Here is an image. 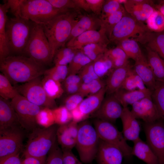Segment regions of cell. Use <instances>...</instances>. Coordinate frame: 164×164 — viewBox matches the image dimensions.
<instances>
[{
	"label": "cell",
	"mask_w": 164,
	"mask_h": 164,
	"mask_svg": "<svg viewBox=\"0 0 164 164\" xmlns=\"http://www.w3.org/2000/svg\"><path fill=\"white\" fill-rule=\"evenodd\" d=\"M133 69L146 87L152 91L155 87L156 81L147 58L144 55L135 61Z\"/></svg>",
	"instance_id": "7402d4cb"
},
{
	"label": "cell",
	"mask_w": 164,
	"mask_h": 164,
	"mask_svg": "<svg viewBox=\"0 0 164 164\" xmlns=\"http://www.w3.org/2000/svg\"><path fill=\"white\" fill-rule=\"evenodd\" d=\"M78 50L67 46L59 49L53 58L55 65L67 66L72 61Z\"/></svg>",
	"instance_id": "74e56055"
},
{
	"label": "cell",
	"mask_w": 164,
	"mask_h": 164,
	"mask_svg": "<svg viewBox=\"0 0 164 164\" xmlns=\"http://www.w3.org/2000/svg\"><path fill=\"white\" fill-rule=\"evenodd\" d=\"M77 124L72 121L58 127L57 140L62 149L71 150L76 146L78 130Z\"/></svg>",
	"instance_id": "e0dca14e"
},
{
	"label": "cell",
	"mask_w": 164,
	"mask_h": 164,
	"mask_svg": "<svg viewBox=\"0 0 164 164\" xmlns=\"http://www.w3.org/2000/svg\"><path fill=\"white\" fill-rule=\"evenodd\" d=\"M126 11L136 20L146 21L156 9L153 2L142 3L140 0H126L123 4Z\"/></svg>",
	"instance_id": "d6986e66"
},
{
	"label": "cell",
	"mask_w": 164,
	"mask_h": 164,
	"mask_svg": "<svg viewBox=\"0 0 164 164\" xmlns=\"http://www.w3.org/2000/svg\"><path fill=\"white\" fill-rule=\"evenodd\" d=\"M106 93L105 87L96 93L84 99L78 106L81 111L87 117L95 113L100 107Z\"/></svg>",
	"instance_id": "83f0119b"
},
{
	"label": "cell",
	"mask_w": 164,
	"mask_h": 164,
	"mask_svg": "<svg viewBox=\"0 0 164 164\" xmlns=\"http://www.w3.org/2000/svg\"><path fill=\"white\" fill-rule=\"evenodd\" d=\"M44 74L61 83L63 82L68 75V66L55 65L51 68L46 70Z\"/></svg>",
	"instance_id": "7bdbcfd3"
},
{
	"label": "cell",
	"mask_w": 164,
	"mask_h": 164,
	"mask_svg": "<svg viewBox=\"0 0 164 164\" xmlns=\"http://www.w3.org/2000/svg\"><path fill=\"white\" fill-rule=\"evenodd\" d=\"M63 164H79L80 162L71 150L62 149Z\"/></svg>",
	"instance_id": "816d5d0a"
},
{
	"label": "cell",
	"mask_w": 164,
	"mask_h": 164,
	"mask_svg": "<svg viewBox=\"0 0 164 164\" xmlns=\"http://www.w3.org/2000/svg\"><path fill=\"white\" fill-rule=\"evenodd\" d=\"M152 94V91L148 88L143 90L137 89L133 91L121 88L113 94L123 107L125 108L128 105H132L145 97L151 96Z\"/></svg>",
	"instance_id": "603a6c76"
},
{
	"label": "cell",
	"mask_w": 164,
	"mask_h": 164,
	"mask_svg": "<svg viewBox=\"0 0 164 164\" xmlns=\"http://www.w3.org/2000/svg\"><path fill=\"white\" fill-rule=\"evenodd\" d=\"M161 119L144 123L143 127L147 143L157 156L159 164H164V122Z\"/></svg>",
	"instance_id": "4fadbf2b"
},
{
	"label": "cell",
	"mask_w": 164,
	"mask_h": 164,
	"mask_svg": "<svg viewBox=\"0 0 164 164\" xmlns=\"http://www.w3.org/2000/svg\"><path fill=\"white\" fill-rule=\"evenodd\" d=\"M92 61L79 50L68 66V74H77L85 65Z\"/></svg>",
	"instance_id": "ab89813d"
},
{
	"label": "cell",
	"mask_w": 164,
	"mask_h": 164,
	"mask_svg": "<svg viewBox=\"0 0 164 164\" xmlns=\"http://www.w3.org/2000/svg\"><path fill=\"white\" fill-rule=\"evenodd\" d=\"M116 43L117 46L124 51L129 58L132 59L135 61L143 55L138 42L134 39H124Z\"/></svg>",
	"instance_id": "4dcf8cb0"
},
{
	"label": "cell",
	"mask_w": 164,
	"mask_h": 164,
	"mask_svg": "<svg viewBox=\"0 0 164 164\" xmlns=\"http://www.w3.org/2000/svg\"><path fill=\"white\" fill-rule=\"evenodd\" d=\"M89 10L97 15H101L104 0H86Z\"/></svg>",
	"instance_id": "f5cc1de1"
},
{
	"label": "cell",
	"mask_w": 164,
	"mask_h": 164,
	"mask_svg": "<svg viewBox=\"0 0 164 164\" xmlns=\"http://www.w3.org/2000/svg\"><path fill=\"white\" fill-rule=\"evenodd\" d=\"M71 10L56 8L48 0H23L19 6L18 15L23 18L42 25Z\"/></svg>",
	"instance_id": "277c9868"
},
{
	"label": "cell",
	"mask_w": 164,
	"mask_h": 164,
	"mask_svg": "<svg viewBox=\"0 0 164 164\" xmlns=\"http://www.w3.org/2000/svg\"><path fill=\"white\" fill-rule=\"evenodd\" d=\"M77 6L86 11H90L86 0H73Z\"/></svg>",
	"instance_id": "94428289"
},
{
	"label": "cell",
	"mask_w": 164,
	"mask_h": 164,
	"mask_svg": "<svg viewBox=\"0 0 164 164\" xmlns=\"http://www.w3.org/2000/svg\"><path fill=\"white\" fill-rule=\"evenodd\" d=\"M126 12V11L124 7L105 19L100 20V28L104 31L109 38L114 28L121 20Z\"/></svg>",
	"instance_id": "836d02e7"
},
{
	"label": "cell",
	"mask_w": 164,
	"mask_h": 164,
	"mask_svg": "<svg viewBox=\"0 0 164 164\" xmlns=\"http://www.w3.org/2000/svg\"><path fill=\"white\" fill-rule=\"evenodd\" d=\"M58 126L52 125L47 127L38 126L31 132L23 155L46 158V155L57 141Z\"/></svg>",
	"instance_id": "3957f363"
},
{
	"label": "cell",
	"mask_w": 164,
	"mask_h": 164,
	"mask_svg": "<svg viewBox=\"0 0 164 164\" xmlns=\"http://www.w3.org/2000/svg\"><path fill=\"white\" fill-rule=\"evenodd\" d=\"M105 54L111 60L114 69L123 67L129 63V58L124 51L118 46L108 50Z\"/></svg>",
	"instance_id": "d590c367"
},
{
	"label": "cell",
	"mask_w": 164,
	"mask_h": 164,
	"mask_svg": "<svg viewBox=\"0 0 164 164\" xmlns=\"http://www.w3.org/2000/svg\"><path fill=\"white\" fill-rule=\"evenodd\" d=\"M84 97L79 92L70 95L64 100V106L71 111L79 106L84 99Z\"/></svg>",
	"instance_id": "c3c4849f"
},
{
	"label": "cell",
	"mask_w": 164,
	"mask_h": 164,
	"mask_svg": "<svg viewBox=\"0 0 164 164\" xmlns=\"http://www.w3.org/2000/svg\"><path fill=\"white\" fill-rule=\"evenodd\" d=\"M87 94L89 95L96 93L105 86V83L101 79L94 80L87 83Z\"/></svg>",
	"instance_id": "f907efd6"
},
{
	"label": "cell",
	"mask_w": 164,
	"mask_h": 164,
	"mask_svg": "<svg viewBox=\"0 0 164 164\" xmlns=\"http://www.w3.org/2000/svg\"><path fill=\"white\" fill-rule=\"evenodd\" d=\"M11 103L24 129L31 132L38 126L37 116L44 108L34 104L19 94L12 99Z\"/></svg>",
	"instance_id": "8fae6325"
},
{
	"label": "cell",
	"mask_w": 164,
	"mask_h": 164,
	"mask_svg": "<svg viewBox=\"0 0 164 164\" xmlns=\"http://www.w3.org/2000/svg\"><path fill=\"white\" fill-rule=\"evenodd\" d=\"M133 142L132 155L136 156L146 164H159L157 156L147 143L140 138Z\"/></svg>",
	"instance_id": "484cf974"
},
{
	"label": "cell",
	"mask_w": 164,
	"mask_h": 164,
	"mask_svg": "<svg viewBox=\"0 0 164 164\" xmlns=\"http://www.w3.org/2000/svg\"><path fill=\"white\" fill-rule=\"evenodd\" d=\"M23 0H8L5 1L7 4L9 9L15 17L19 16L18 12L20 5Z\"/></svg>",
	"instance_id": "db71d44e"
},
{
	"label": "cell",
	"mask_w": 164,
	"mask_h": 164,
	"mask_svg": "<svg viewBox=\"0 0 164 164\" xmlns=\"http://www.w3.org/2000/svg\"><path fill=\"white\" fill-rule=\"evenodd\" d=\"M24 53L43 65L50 63L53 59L42 25L34 23Z\"/></svg>",
	"instance_id": "52a82bcc"
},
{
	"label": "cell",
	"mask_w": 164,
	"mask_h": 164,
	"mask_svg": "<svg viewBox=\"0 0 164 164\" xmlns=\"http://www.w3.org/2000/svg\"><path fill=\"white\" fill-rule=\"evenodd\" d=\"M46 158H39L28 156L24 157L22 164H46Z\"/></svg>",
	"instance_id": "9f6ffc18"
},
{
	"label": "cell",
	"mask_w": 164,
	"mask_h": 164,
	"mask_svg": "<svg viewBox=\"0 0 164 164\" xmlns=\"http://www.w3.org/2000/svg\"><path fill=\"white\" fill-rule=\"evenodd\" d=\"M81 84H70L64 85V87L66 93L70 95L78 92Z\"/></svg>",
	"instance_id": "91938a15"
},
{
	"label": "cell",
	"mask_w": 164,
	"mask_h": 164,
	"mask_svg": "<svg viewBox=\"0 0 164 164\" xmlns=\"http://www.w3.org/2000/svg\"><path fill=\"white\" fill-rule=\"evenodd\" d=\"M14 87L19 94L35 104L52 109L56 108L55 100L47 95L39 77Z\"/></svg>",
	"instance_id": "7c38bea8"
},
{
	"label": "cell",
	"mask_w": 164,
	"mask_h": 164,
	"mask_svg": "<svg viewBox=\"0 0 164 164\" xmlns=\"http://www.w3.org/2000/svg\"><path fill=\"white\" fill-rule=\"evenodd\" d=\"M149 30L146 25L132 16L126 12L113 29L109 38L110 41L115 43L131 38L142 43Z\"/></svg>",
	"instance_id": "ba28073f"
},
{
	"label": "cell",
	"mask_w": 164,
	"mask_h": 164,
	"mask_svg": "<svg viewBox=\"0 0 164 164\" xmlns=\"http://www.w3.org/2000/svg\"><path fill=\"white\" fill-rule=\"evenodd\" d=\"M123 7L117 0H105L102 8L100 19H105Z\"/></svg>",
	"instance_id": "f6af8a7d"
},
{
	"label": "cell",
	"mask_w": 164,
	"mask_h": 164,
	"mask_svg": "<svg viewBox=\"0 0 164 164\" xmlns=\"http://www.w3.org/2000/svg\"><path fill=\"white\" fill-rule=\"evenodd\" d=\"M107 45L100 43H91L84 46L79 50L94 61L107 51Z\"/></svg>",
	"instance_id": "8d00e7d4"
},
{
	"label": "cell",
	"mask_w": 164,
	"mask_h": 164,
	"mask_svg": "<svg viewBox=\"0 0 164 164\" xmlns=\"http://www.w3.org/2000/svg\"><path fill=\"white\" fill-rule=\"evenodd\" d=\"M94 128L100 139L118 148L123 156H132V148L127 143L123 135L112 123L98 119L94 122Z\"/></svg>",
	"instance_id": "9c48e42d"
},
{
	"label": "cell",
	"mask_w": 164,
	"mask_h": 164,
	"mask_svg": "<svg viewBox=\"0 0 164 164\" xmlns=\"http://www.w3.org/2000/svg\"><path fill=\"white\" fill-rule=\"evenodd\" d=\"M9 8L7 3L0 5V61L10 56L6 31V24L8 19L7 13Z\"/></svg>",
	"instance_id": "d4e9b609"
},
{
	"label": "cell",
	"mask_w": 164,
	"mask_h": 164,
	"mask_svg": "<svg viewBox=\"0 0 164 164\" xmlns=\"http://www.w3.org/2000/svg\"><path fill=\"white\" fill-rule=\"evenodd\" d=\"M93 62L95 71L100 79L109 74L114 69L112 62L105 53Z\"/></svg>",
	"instance_id": "d6a6232c"
},
{
	"label": "cell",
	"mask_w": 164,
	"mask_h": 164,
	"mask_svg": "<svg viewBox=\"0 0 164 164\" xmlns=\"http://www.w3.org/2000/svg\"><path fill=\"white\" fill-rule=\"evenodd\" d=\"M46 164H63L62 151L57 141L48 154Z\"/></svg>",
	"instance_id": "7dc6e473"
},
{
	"label": "cell",
	"mask_w": 164,
	"mask_h": 164,
	"mask_svg": "<svg viewBox=\"0 0 164 164\" xmlns=\"http://www.w3.org/2000/svg\"><path fill=\"white\" fill-rule=\"evenodd\" d=\"M79 164H82V163L80 162V163H79Z\"/></svg>",
	"instance_id": "be15d7a7"
},
{
	"label": "cell",
	"mask_w": 164,
	"mask_h": 164,
	"mask_svg": "<svg viewBox=\"0 0 164 164\" xmlns=\"http://www.w3.org/2000/svg\"><path fill=\"white\" fill-rule=\"evenodd\" d=\"M0 70L11 83H26L44 74L43 65L22 56H9L0 61Z\"/></svg>",
	"instance_id": "6da1fadb"
},
{
	"label": "cell",
	"mask_w": 164,
	"mask_h": 164,
	"mask_svg": "<svg viewBox=\"0 0 164 164\" xmlns=\"http://www.w3.org/2000/svg\"><path fill=\"white\" fill-rule=\"evenodd\" d=\"M101 26L100 19L89 15H82L73 28L68 41L87 31L96 30Z\"/></svg>",
	"instance_id": "4316f807"
},
{
	"label": "cell",
	"mask_w": 164,
	"mask_h": 164,
	"mask_svg": "<svg viewBox=\"0 0 164 164\" xmlns=\"http://www.w3.org/2000/svg\"><path fill=\"white\" fill-rule=\"evenodd\" d=\"M81 16L79 10H72L42 25L53 58L59 49L64 47L73 28Z\"/></svg>",
	"instance_id": "7a4b0ae2"
},
{
	"label": "cell",
	"mask_w": 164,
	"mask_h": 164,
	"mask_svg": "<svg viewBox=\"0 0 164 164\" xmlns=\"http://www.w3.org/2000/svg\"><path fill=\"white\" fill-rule=\"evenodd\" d=\"M122 124V134L126 140L133 142L139 137L140 125L128 107L123 108L120 117Z\"/></svg>",
	"instance_id": "ffe728a7"
},
{
	"label": "cell",
	"mask_w": 164,
	"mask_h": 164,
	"mask_svg": "<svg viewBox=\"0 0 164 164\" xmlns=\"http://www.w3.org/2000/svg\"><path fill=\"white\" fill-rule=\"evenodd\" d=\"M82 83H88L100 78L96 74L93 61L84 66L78 73Z\"/></svg>",
	"instance_id": "bcb514c9"
},
{
	"label": "cell",
	"mask_w": 164,
	"mask_h": 164,
	"mask_svg": "<svg viewBox=\"0 0 164 164\" xmlns=\"http://www.w3.org/2000/svg\"><path fill=\"white\" fill-rule=\"evenodd\" d=\"M110 40L104 31L100 28L99 31L90 30L72 38L66 43L67 47L79 50L84 46L93 43L107 45Z\"/></svg>",
	"instance_id": "2e32d148"
},
{
	"label": "cell",
	"mask_w": 164,
	"mask_h": 164,
	"mask_svg": "<svg viewBox=\"0 0 164 164\" xmlns=\"http://www.w3.org/2000/svg\"><path fill=\"white\" fill-rule=\"evenodd\" d=\"M146 57L156 81L164 82V60L156 52L146 47Z\"/></svg>",
	"instance_id": "f1b7e54d"
},
{
	"label": "cell",
	"mask_w": 164,
	"mask_h": 164,
	"mask_svg": "<svg viewBox=\"0 0 164 164\" xmlns=\"http://www.w3.org/2000/svg\"><path fill=\"white\" fill-rule=\"evenodd\" d=\"M123 107L113 94L104 98L100 107L94 113L98 119L114 123L120 118Z\"/></svg>",
	"instance_id": "9a60e30c"
},
{
	"label": "cell",
	"mask_w": 164,
	"mask_h": 164,
	"mask_svg": "<svg viewBox=\"0 0 164 164\" xmlns=\"http://www.w3.org/2000/svg\"><path fill=\"white\" fill-rule=\"evenodd\" d=\"M99 141L95 128L89 122H80L75 146L83 162L91 163L96 158Z\"/></svg>",
	"instance_id": "8992f818"
},
{
	"label": "cell",
	"mask_w": 164,
	"mask_h": 164,
	"mask_svg": "<svg viewBox=\"0 0 164 164\" xmlns=\"http://www.w3.org/2000/svg\"><path fill=\"white\" fill-rule=\"evenodd\" d=\"M41 83L46 94L51 99L55 100L59 98L64 92L61 83L47 76L44 75Z\"/></svg>",
	"instance_id": "1f68e13d"
},
{
	"label": "cell",
	"mask_w": 164,
	"mask_h": 164,
	"mask_svg": "<svg viewBox=\"0 0 164 164\" xmlns=\"http://www.w3.org/2000/svg\"><path fill=\"white\" fill-rule=\"evenodd\" d=\"M63 83V85H65L70 84H80L82 82L78 75L70 74L68 75Z\"/></svg>",
	"instance_id": "680465c9"
},
{
	"label": "cell",
	"mask_w": 164,
	"mask_h": 164,
	"mask_svg": "<svg viewBox=\"0 0 164 164\" xmlns=\"http://www.w3.org/2000/svg\"><path fill=\"white\" fill-rule=\"evenodd\" d=\"M14 125L21 126L11 101L0 97V129Z\"/></svg>",
	"instance_id": "cb8c5ba5"
},
{
	"label": "cell",
	"mask_w": 164,
	"mask_h": 164,
	"mask_svg": "<svg viewBox=\"0 0 164 164\" xmlns=\"http://www.w3.org/2000/svg\"><path fill=\"white\" fill-rule=\"evenodd\" d=\"M129 63L122 67L114 69L109 74L105 83L106 93L111 95L121 88L132 68Z\"/></svg>",
	"instance_id": "44dd1931"
},
{
	"label": "cell",
	"mask_w": 164,
	"mask_h": 164,
	"mask_svg": "<svg viewBox=\"0 0 164 164\" xmlns=\"http://www.w3.org/2000/svg\"><path fill=\"white\" fill-rule=\"evenodd\" d=\"M147 27L151 32L164 31V15L156 9L145 21Z\"/></svg>",
	"instance_id": "60d3db41"
},
{
	"label": "cell",
	"mask_w": 164,
	"mask_h": 164,
	"mask_svg": "<svg viewBox=\"0 0 164 164\" xmlns=\"http://www.w3.org/2000/svg\"><path fill=\"white\" fill-rule=\"evenodd\" d=\"M121 88L127 91L135 90H145L148 88L145 86L141 78L132 68L129 71Z\"/></svg>",
	"instance_id": "e575fe53"
},
{
	"label": "cell",
	"mask_w": 164,
	"mask_h": 164,
	"mask_svg": "<svg viewBox=\"0 0 164 164\" xmlns=\"http://www.w3.org/2000/svg\"><path fill=\"white\" fill-rule=\"evenodd\" d=\"M19 94L8 78L2 73L0 74V96L7 100L12 99Z\"/></svg>",
	"instance_id": "b9f144b4"
},
{
	"label": "cell",
	"mask_w": 164,
	"mask_h": 164,
	"mask_svg": "<svg viewBox=\"0 0 164 164\" xmlns=\"http://www.w3.org/2000/svg\"><path fill=\"white\" fill-rule=\"evenodd\" d=\"M143 44L157 53L164 60V31L160 32L150 31L145 38Z\"/></svg>",
	"instance_id": "f546056e"
},
{
	"label": "cell",
	"mask_w": 164,
	"mask_h": 164,
	"mask_svg": "<svg viewBox=\"0 0 164 164\" xmlns=\"http://www.w3.org/2000/svg\"><path fill=\"white\" fill-rule=\"evenodd\" d=\"M55 8L66 10H79L73 0H48Z\"/></svg>",
	"instance_id": "681fc988"
},
{
	"label": "cell",
	"mask_w": 164,
	"mask_h": 164,
	"mask_svg": "<svg viewBox=\"0 0 164 164\" xmlns=\"http://www.w3.org/2000/svg\"><path fill=\"white\" fill-rule=\"evenodd\" d=\"M34 24L19 16L8 18L6 31L10 53H24Z\"/></svg>",
	"instance_id": "5b68a950"
},
{
	"label": "cell",
	"mask_w": 164,
	"mask_h": 164,
	"mask_svg": "<svg viewBox=\"0 0 164 164\" xmlns=\"http://www.w3.org/2000/svg\"><path fill=\"white\" fill-rule=\"evenodd\" d=\"M123 157L118 148L100 139L96 157L98 164H122Z\"/></svg>",
	"instance_id": "ac0fdd59"
},
{
	"label": "cell",
	"mask_w": 164,
	"mask_h": 164,
	"mask_svg": "<svg viewBox=\"0 0 164 164\" xmlns=\"http://www.w3.org/2000/svg\"><path fill=\"white\" fill-rule=\"evenodd\" d=\"M132 106L131 111L133 115L145 123H152L161 119L152 96L145 97Z\"/></svg>",
	"instance_id": "5bb4252c"
},
{
	"label": "cell",
	"mask_w": 164,
	"mask_h": 164,
	"mask_svg": "<svg viewBox=\"0 0 164 164\" xmlns=\"http://www.w3.org/2000/svg\"><path fill=\"white\" fill-rule=\"evenodd\" d=\"M20 153L10 156L0 161V164H22Z\"/></svg>",
	"instance_id": "6f0895ef"
},
{
	"label": "cell",
	"mask_w": 164,
	"mask_h": 164,
	"mask_svg": "<svg viewBox=\"0 0 164 164\" xmlns=\"http://www.w3.org/2000/svg\"><path fill=\"white\" fill-rule=\"evenodd\" d=\"M20 125L0 129V161L20 153L25 135Z\"/></svg>",
	"instance_id": "30bf717a"
},
{
	"label": "cell",
	"mask_w": 164,
	"mask_h": 164,
	"mask_svg": "<svg viewBox=\"0 0 164 164\" xmlns=\"http://www.w3.org/2000/svg\"><path fill=\"white\" fill-rule=\"evenodd\" d=\"M155 8L164 15V0L158 1V3L154 5Z\"/></svg>",
	"instance_id": "6125c7cd"
},
{
	"label": "cell",
	"mask_w": 164,
	"mask_h": 164,
	"mask_svg": "<svg viewBox=\"0 0 164 164\" xmlns=\"http://www.w3.org/2000/svg\"><path fill=\"white\" fill-rule=\"evenodd\" d=\"M70 112L72 116V121L77 123L83 121L87 118L81 111L78 107Z\"/></svg>",
	"instance_id": "11a10c76"
},
{
	"label": "cell",
	"mask_w": 164,
	"mask_h": 164,
	"mask_svg": "<svg viewBox=\"0 0 164 164\" xmlns=\"http://www.w3.org/2000/svg\"><path fill=\"white\" fill-rule=\"evenodd\" d=\"M55 121L60 125L67 124L72 120L71 112L64 106L53 109Z\"/></svg>",
	"instance_id": "ee69618b"
},
{
	"label": "cell",
	"mask_w": 164,
	"mask_h": 164,
	"mask_svg": "<svg viewBox=\"0 0 164 164\" xmlns=\"http://www.w3.org/2000/svg\"><path fill=\"white\" fill-rule=\"evenodd\" d=\"M152 97L161 119L164 121V82L156 81Z\"/></svg>",
	"instance_id": "f35d334b"
}]
</instances>
